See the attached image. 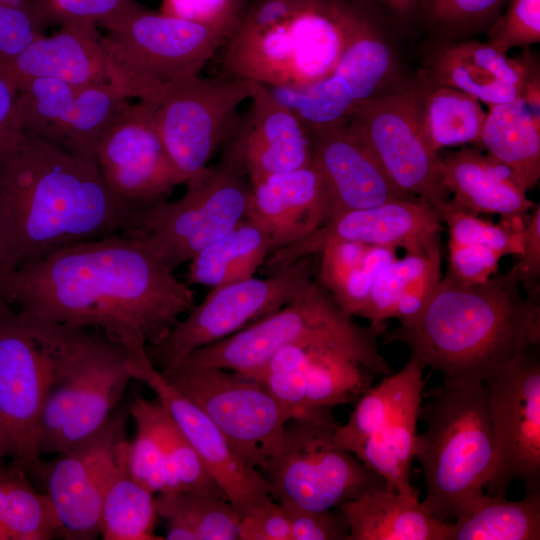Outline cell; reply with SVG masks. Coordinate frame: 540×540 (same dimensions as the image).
Returning a JSON list of instances; mask_svg holds the SVG:
<instances>
[{"instance_id": "6da1fadb", "label": "cell", "mask_w": 540, "mask_h": 540, "mask_svg": "<svg viewBox=\"0 0 540 540\" xmlns=\"http://www.w3.org/2000/svg\"><path fill=\"white\" fill-rule=\"evenodd\" d=\"M0 296L23 315L104 332L125 349L132 373L152 363L147 347L196 304L191 287L127 234L72 244L0 275Z\"/></svg>"}, {"instance_id": "7a4b0ae2", "label": "cell", "mask_w": 540, "mask_h": 540, "mask_svg": "<svg viewBox=\"0 0 540 540\" xmlns=\"http://www.w3.org/2000/svg\"><path fill=\"white\" fill-rule=\"evenodd\" d=\"M142 207L113 192L95 162L23 132L0 150V275L72 244L127 234Z\"/></svg>"}, {"instance_id": "3957f363", "label": "cell", "mask_w": 540, "mask_h": 540, "mask_svg": "<svg viewBox=\"0 0 540 540\" xmlns=\"http://www.w3.org/2000/svg\"><path fill=\"white\" fill-rule=\"evenodd\" d=\"M402 343L445 384L484 383L540 343L539 297L522 294L507 271L482 282L442 276L425 306L381 335Z\"/></svg>"}, {"instance_id": "277c9868", "label": "cell", "mask_w": 540, "mask_h": 540, "mask_svg": "<svg viewBox=\"0 0 540 540\" xmlns=\"http://www.w3.org/2000/svg\"><path fill=\"white\" fill-rule=\"evenodd\" d=\"M351 29L350 0H249L224 44L223 74L302 88L336 67Z\"/></svg>"}, {"instance_id": "5b68a950", "label": "cell", "mask_w": 540, "mask_h": 540, "mask_svg": "<svg viewBox=\"0 0 540 540\" xmlns=\"http://www.w3.org/2000/svg\"><path fill=\"white\" fill-rule=\"evenodd\" d=\"M18 314L48 363L39 455L60 453L107 420L133 380L131 363L125 349L98 329Z\"/></svg>"}, {"instance_id": "8992f818", "label": "cell", "mask_w": 540, "mask_h": 540, "mask_svg": "<svg viewBox=\"0 0 540 540\" xmlns=\"http://www.w3.org/2000/svg\"><path fill=\"white\" fill-rule=\"evenodd\" d=\"M383 332V325L363 326L356 322L317 274L292 301L274 313L193 351L176 366L215 367L251 374L278 350L290 345H308L341 355L374 376H387L392 371L378 345Z\"/></svg>"}, {"instance_id": "52a82bcc", "label": "cell", "mask_w": 540, "mask_h": 540, "mask_svg": "<svg viewBox=\"0 0 540 540\" xmlns=\"http://www.w3.org/2000/svg\"><path fill=\"white\" fill-rule=\"evenodd\" d=\"M414 459L423 472L422 505L438 520L453 522L489 480L494 459L484 383L445 384L421 403Z\"/></svg>"}, {"instance_id": "ba28073f", "label": "cell", "mask_w": 540, "mask_h": 540, "mask_svg": "<svg viewBox=\"0 0 540 540\" xmlns=\"http://www.w3.org/2000/svg\"><path fill=\"white\" fill-rule=\"evenodd\" d=\"M332 408L307 410L287 421L278 449L260 466L269 494L285 509L323 511L385 480L334 442Z\"/></svg>"}, {"instance_id": "9c48e42d", "label": "cell", "mask_w": 540, "mask_h": 540, "mask_svg": "<svg viewBox=\"0 0 540 540\" xmlns=\"http://www.w3.org/2000/svg\"><path fill=\"white\" fill-rule=\"evenodd\" d=\"M103 28L109 83L129 99L155 103L169 84L199 75L227 41L202 25L142 5Z\"/></svg>"}, {"instance_id": "30bf717a", "label": "cell", "mask_w": 540, "mask_h": 540, "mask_svg": "<svg viewBox=\"0 0 540 540\" xmlns=\"http://www.w3.org/2000/svg\"><path fill=\"white\" fill-rule=\"evenodd\" d=\"M183 195L142 207L127 235L148 245L172 271L248 217L251 184L241 165L222 153L185 183Z\"/></svg>"}, {"instance_id": "8fae6325", "label": "cell", "mask_w": 540, "mask_h": 540, "mask_svg": "<svg viewBox=\"0 0 540 540\" xmlns=\"http://www.w3.org/2000/svg\"><path fill=\"white\" fill-rule=\"evenodd\" d=\"M425 366L409 355L396 373L370 386L359 398L334 442L380 475L387 489L418 496L410 483L423 401Z\"/></svg>"}, {"instance_id": "7c38bea8", "label": "cell", "mask_w": 540, "mask_h": 540, "mask_svg": "<svg viewBox=\"0 0 540 540\" xmlns=\"http://www.w3.org/2000/svg\"><path fill=\"white\" fill-rule=\"evenodd\" d=\"M351 3L347 45L334 70L302 88L267 86L309 130L346 124L363 102L401 82L395 52L384 21L356 0Z\"/></svg>"}, {"instance_id": "4fadbf2b", "label": "cell", "mask_w": 540, "mask_h": 540, "mask_svg": "<svg viewBox=\"0 0 540 540\" xmlns=\"http://www.w3.org/2000/svg\"><path fill=\"white\" fill-rule=\"evenodd\" d=\"M318 261V254L304 256L263 278L212 288L161 341L147 347L149 359L158 370H169L193 351L269 316L314 279Z\"/></svg>"}, {"instance_id": "5bb4252c", "label": "cell", "mask_w": 540, "mask_h": 540, "mask_svg": "<svg viewBox=\"0 0 540 540\" xmlns=\"http://www.w3.org/2000/svg\"><path fill=\"white\" fill-rule=\"evenodd\" d=\"M427 85L421 74L413 81H401L360 104L346 124L399 190L442 213L450 195L442 183L440 154L432 152L420 134Z\"/></svg>"}, {"instance_id": "9a60e30c", "label": "cell", "mask_w": 540, "mask_h": 540, "mask_svg": "<svg viewBox=\"0 0 540 540\" xmlns=\"http://www.w3.org/2000/svg\"><path fill=\"white\" fill-rule=\"evenodd\" d=\"M160 372L209 417L247 467L259 470L278 449L289 418L258 379L215 367Z\"/></svg>"}, {"instance_id": "2e32d148", "label": "cell", "mask_w": 540, "mask_h": 540, "mask_svg": "<svg viewBox=\"0 0 540 540\" xmlns=\"http://www.w3.org/2000/svg\"><path fill=\"white\" fill-rule=\"evenodd\" d=\"M253 81L221 73L169 84L156 104V122L168 155L187 182L228 140L249 100Z\"/></svg>"}, {"instance_id": "e0dca14e", "label": "cell", "mask_w": 540, "mask_h": 540, "mask_svg": "<svg viewBox=\"0 0 540 540\" xmlns=\"http://www.w3.org/2000/svg\"><path fill=\"white\" fill-rule=\"evenodd\" d=\"M491 424L493 469L487 494L505 496L514 482L540 490V361L530 350L484 382Z\"/></svg>"}, {"instance_id": "ac0fdd59", "label": "cell", "mask_w": 540, "mask_h": 540, "mask_svg": "<svg viewBox=\"0 0 540 540\" xmlns=\"http://www.w3.org/2000/svg\"><path fill=\"white\" fill-rule=\"evenodd\" d=\"M125 428L126 414L113 411L91 435L32 469L44 479L61 538L91 540L100 535L102 503L127 441Z\"/></svg>"}, {"instance_id": "d6986e66", "label": "cell", "mask_w": 540, "mask_h": 540, "mask_svg": "<svg viewBox=\"0 0 540 540\" xmlns=\"http://www.w3.org/2000/svg\"><path fill=\"white\" fill-rule=\"evenodd\" d=\"M16 115L23 132L96 163L99 141L130 101L111 83L76 85L50 78L16 87Z\"/></svg>"}, {"instance_id": "ffe728a7", "label": "cell", "mask_w": 540, "mask_h": 540, "mask_svg": "<svg viewBox=\"0 0 540 540\" xmlns=\"http://www.w3.org/2000/svg\"><path fill=\"white\" fill-rule=\"evenodd\" d=\"M96 164L113 192L143 207L186 183L163 144L151 101H129L117 112L99 141Z\"/></svg>"}, {"instance_id": "44dd1931", "label": "cell", "mask_w": 540, "mask_h": 540, "mask_svg": "<svg viewBox=\"0 0 540 540\" xmlns=\"http://www.w3.org/2000/svg\"><path fill=\"white\" fill-rule=\"evenodd\" d=\"M48 386L45 354L15 308L0 296V415L13 466L39 463V423Z\"/></svg>"}, {"instance_id": "7402d4cb", "label": "cell", "mask_w": 540, "mask_h": 540, "mask_svg": "<svg viewBox=\"0 0 540 540\" xmlns=\"http://www.w3.org/2000/svg\"><path fill=\"white\" fill-rule=\"evenodd\" d=\"M442 230L440 211L425 200L414 197L388 201L337 214L305 238L272 252L260 269L269 275L301 257L319 254L334 241L416 252L441 237Z\"/></svg>"}, {"instance_id": "603a6c76", "label": "cell", "mask_w": 540, "mask_h": 540, "mask_svg": "<svg viewBox=\"0 0 540 540\" xmlns=\"http://www.w3.org/2000/svg\"><path fill=\"white\" fill-rule=\"evenodd\" d=\"M250 105L239 115L223 145V153L238 162L250 184L267 176L312 164L307 126L267 86L253 81Z\"/></svg>"}, {"instance_id": "cb8c5ba5", "label": "cell", "mask_w": 540, "mask_h": 540, "mask_svg": "<svg viewBox=\"0 0 540 540\" xmlns=\"http://www.w3.org/2000/svg\"><path fill=\"white\" fill-rule=\"evenodd\" d=\"M133 379L143 382L153 391L196 450L239 518L270 497L260 471L247 467L209 417L152 363L136 370Z\"/></svg>"}, {"instance_id": "d4e9b609", "label": "cell", "mask_w": 540, "mask_h": 540, "mask_svg": "<svg viewBox=\"0 0 540 540\" xmlns=\"http://www.w3.org/2000/svg\"><path fill=\"white\" fill-rule=\"evenodd\" d=\"M309 131L312 165L326 189L331 218L352 209L414 198L390 181L372 153L347 124Z\"/></svg>"}, {"instance_id": "484cf974", "label": "cell", "mask_w": 540, "mask_h": 540, "mask_svg": "<svg viewBox=\"0 0 540 540\" xmlns=\"http://www.w3.org/2000/svg\"><path fill=\"white\" fill-rule=\"evenodd\" d=\"M534 64L528 55L514 59L488 42L455 39L436 48L420 74L431 85L458 89L492 106L520 97Z\"/></svg>"}, {"instance_id": "4316f807", "label": "cell", "mask_w": 540, "mask_h": 540, "mask_svg": "<svg viewBox=\"0 0 540 540\" xmlns=\"http://www.w3.org/2000/svg\"><path fill=\"white\" fill-rule=\"evenodd\" d=\"M97 25L67 22L52 36H41L11 57L0 58V76L16 88L35 78L76 85L109 83V71Z\"/></svg>"}, {"instance_id": "83f0119b", "label": "cell", "mask_w": 540, "mask_h": 540, "mask_svg": "<svg viewBox=\"0 0 540 540\" xmlns=\"http://www.w3.org/2000/svg\"><path fill=\"white\" fill-rule=\"evenodd\" d=\"M249 215L266 228L270 254L305 238L331 219L326 189L312 164L251 184Z\"/></svg>"}, {"instance_id": "f1b7e54d", "label": "cell", "mask_w": 540, "mask_h": 540, "mask_svg": "<svg viewBox=\"0 0 540 540\" xmlns=\"http://www.w3.org/2000/svg\"><path fill=\"white\" fill-rule=\"evenodd\" d=\"M442 183L448 204L479 215L526 217L534 206L511 171L477 147H463L440 155Z\"/></svg>"}, {"instance_id": "f546056e", "label": "cell", "mask_w": 540, "mask_h": 540, "mask_svg": "<svg viewBox=\"0 0 540 540\" xmlns=\"http://www.w3.org/2000/svg\"><path fill=\"white\" fill-rule=\"evenodd\" d=\"M441 215L448 231L446 275L456 280L482 282L496 273L503 257L523 251L528 215L495 224L449 204Z\"/></svg>"}, {"instance_id": "4dcf8cb0", "label": "cell", "mask_w": 540, "mask_h": 540, "mask_svg": "<svg viewBox=\"0 0 540 540\" xmlns=\"http://www.w3.org/2000/svg\"><path fill=\"white\" fill-rule=\"evenodd\" d=\"M337 508L348 522V540H449L451 522L438 520L418 496L380 488Z\"/></svg>"}, {"instance_id": "1f68e13d", "label": "cell", "mask_w": 540, "mask_h": 540, "mask_svg": "<svg viewBox=\"0 0 540 540\" xmlns=\"http://www.w3.org/2000/svg\"><path fill=\"white\" fill-rule=\"evenodd\" d=\"M441 268V237L422 250L405 252L378 274L360 317L379 326L416 315L440 283Z\"/></svg>"}, {"instance_id": "d6a6232c", "label": "cell", "mask_w": 540, "mask_h": 540, "mask_svg": "<svg viewBox=\"0 0 540 540\" xmlns=\"http://www.w3.org/2000/svg\"><path fill=\"white\" fill-rule=\"evenodd\" d=\"M506 166L526 191L540 178V116L520 97L489 106L478 147Z\"/></svg>"}, {"instance_id": "836d02e7", "label": "cell", "mask_w": 540, "mask_h": 540, "mask_svg": "<svg viewBox=\"0 0 540 540\" xmlns=\"http://www.w3.org/2000/svg\"><path fill=\"white\" fill-rule=\"evenodd\" d=\"M270 254L264 225L248 215L189 261L186 283L211 289L254 276Z\"/></svg>"}, {"instance_id": "e575fe53", "label": "cell", "mask_w": 540, "mask_h": 540, "mask_svg": "<svg viewBox=\"0 0 540 540\" xmlns=\"http://www.w3.org/2000/svg\"><path fill=\"white\" fill-rule=\"evenodd\" d=\"M318 277L342 309L360 317L378 274L396 249L351 241H334L318 254Z\"/></svg>"}, {"instance_id": "d590c367", "label": "cell", "mask_w": 540, "mask_h": 540, "mask_svg": "<svg viewBox=\"0 0 540 540\" xmlns=\"http://www.w3.org/2000/svg\"><path fill=\"white\" fill-rule=\"evenodd\" d=\"M538 539L540 490L517 501L482 492L460 509L449 533V540Z\"/></svg>"}, {"instance_id": "8d00e7d4", "label": "cell", "mask_w": 540, "mask_h": 540, "mask_svg": "<svg viewBox=\"0 0 540 540\" xmlns=\"http://www.w3.org/2000/svg\"><path fill=\"white\" fill-rule=\"evenodd\" d=\"M485 120L486 113L474 96L428 82L420 109V134L432 152L440 154L461 145L478 147Z\"/></svg>"}, {"instance_id": "74e56055", "label": "cell", "mask_w": 540, "mask_h": 540, "mask_svg": "<svg viewBox=\"0 0 540 540\" xmlns=\"http://www.w3.org/2000/svg\"><path fill=\"white\" fill-rule=\"evenodd\" d=\"M129 410L135 424L145 427L158 441L179 491L227 500L196 450L157 399L136 397Z\"/></svg>"}, {"instance_id": "f35d334b", "label": "cell", "mask_w": 540, "mask_h": 540, "mask_svg": "<svg viewBox=\"0 0 540 540\" xmlns=\"http://www.w3.org/2000/svg\"><path fill=\"white\" fill-rule=\"evenodd\" d=\"M128 440L123 444L118 462L104 495L100 535L105 540H157L155 494L131 475L127 462Z\"/></svg>"}, {"instance_id": "ab89813d", "label": "cell", "mask_w": 540, "mask_h": 540, "mask_svg": "<svg viewBox=\"0 0 540 540\" xmlns=\"http://www.w3.org/2000/svg\"><path fill=\"white\" fill-rule=\"evenodd\" d=\"M290 346L305 375V411L349 403L372 386L374 375L341 355L308 345Z\"/></svg>"}, {"instance_id": "60d3db41", "label": "cell", "mask_w": 540, "mask_h": 540, "mask_svg": "<svg viewBox=\"0 0 540 540\" xmlns=\"http://www.w3.org/2000/svg\"><path fill=\"white\" fill-rule=\"evenodd\" d=\"M155 508L167 524L192 531L197 540L238 539L239 517L226 499L177 491L155 495Z\"/></svg>"}, {"instance_id": "b9f144b4", "label": "cell", "mask_w": 540, "mask_h": 540, "mask_svg": "<svg viewBox=\"0 0 540 540\" xmlns=\"http://www.w3.org/2000/svg\"><path fill=\"white\" fill-rule=\"evenodd\" d=\"M20 472L21 469L14 467V473H2L5 486L2 529L7 540L60 537V525L48 495L38 492Z\"/></svg>"}, {"instance_id": "7bdbcfd3", "label": "cell", "mask_w": 540, "mask_h": 540, "mask_svg": "<svg viewBox=\"0 0 540 540\" xmlns=\"http://www.w3.org/2000/svg\"><path fill=\"white\" fill-rule=\"evenodd\" d=\"M507 0H422L421 20L447 40L489 29Z\"/></svg>"}, {"instance_id": "ee69618b", "label": "cell", "mask_w": 540, "mask_h": 540, "mask_svg": "<svg viewBox=\"0 0 540 540\" xmlns=\"http://www.w3.org/2000/svg\"><path fill=\"white\" fill-rule=\"evenodd\" d=\"M127 462L133 478L153 494L179 491L162 448L142 425L136 424V436L128 442Z\"/></svg>"}, {"instance_id": "f6af8a7d", "label": "cell", "mask_w": 540, "mask_h": 540, "mask_svg": "<svg viewBox=\"0 0 540 540\" xmlns=\"http://www.w3.org/2000/svg\"><path fill=\"white\" fill-rule=\"evenodd\" d=\"M249 0H162L161 12L202 25L227 40L241 23Z\"/></svg>"}, {"instance_id": "bcb514c9", "label": "cell", "mask_w": 540, "mask_h": 540, "mask_svg": "<svg viewBox=\"0 0 540 540\" xmlns=\"http://www.w3.org/2000/svg\"><path fill=\"white\" fill-rule=\"evenodd\" d=\"M46 25L37 0H0V58L16 55L43 36Z\"/></svg>"}, {"instance_id": "7dc6e473", "label": "cell", "mask_w": 540, "mask_h": 540, "mask_svg": "<svg viewBox=\"0 0 540 540\" xmlns=\"http://www.w3.org/2000/svg\"><path fill=\"white\" fill-rule=\"evenodd\" d=\"M505 13L488 29V43L506 53L540 42V0H507Z\"/></svg>"}, {"instance_id": "c3c4849f", "label": "cell", "mask_w": 540, "mask_h": 540, "mask_svg": "<svg viewBox=\"0 0 540 540\" xmlns=\"http://www.w3.org/2000/svg\"><path fill=\"white\" fill-rule=\"evenodd\" d=\"M47 21L89 22L103 27L137 9L136 0H37Z\"/></svg>"}, {"instance_id": "681fc988", "label": "cell", "mask_w": 540, "mask_h": 540, "mask_svg": "<svg viewBox=\"0 0 540 540\" xmlns=\"http://www.w3.org/2000/svg\"><path fill=\"white\" fill-rule=\"evenodd\" d=\"M285 510L289 518L291 540H348V522L338 508L323 511Z\"/></svg>"}, {"instance_id": "f907efd6", "label": "cell", "mask_w": 540, "mask_h": 540, "mask_svg": "<svg viewBox=\"0 0 540 540\" xmlns=\"http://www.w3.org/2000/svg\"><path fill=\"white\" fill-rule=\"evenodd\" d=\"M239 540H291L286 510L268 497L248 514L239 518Z\"/></svg>"}, {"instance_id": "816d5d0a", "label": "cell", "mask_w": 540, "mask_h": 540, "mask_svg": "<svg viewBox=\"0 0 540 540\" xmlns=\"http://www.w3.org/2000/svg\"><path fill=\"white\" fill-rule=\"evenodd\" d=\"M509 273L524 287L527 296L539 297L540 279V204H534L526 220L524 248Z\"/></svg>"}, {"instance_id": "f5cc1de1", "label": "cell", "mask_w": 540, "mask_h": 540, "mask_svg": "<svg viewBox=\"0 0 540 540\" xmlns=\"http://www.w3.org/2000/svg\"><path fill=\"white\" fill-rule=\"evenodd\" d=\"M16 88L0 76V150L16 143L23 131L16 115Z\"/></svg>"}, {"instance_id": "db71d44e", "label": "cell", "mask_w": 540, "mask_h": 540, "mask_svg": "<svg viewBox=\"0 0 540 540\" xmlns=\"http://www.w3.org/2000/svg\"><path fill=\"white\" fill-rule=\"evenodd\" d=\"M377 13L384 21L407 26L421 20L422 0H356Z\"/></svg>"}, {"instance_id": "11a10c76", "label": "cell", "mask_w": 540, "mask_h": 540, "mask_svg": "<svg viewBox=\"0 0 540 540\" xmlns=\"http://www.w3.org/2000/svg\"><path fill=\"white\" fill-rule=\"evenodd\" d=\"M521 98L534 114L540 116V77L536 63L528 73L522 88Z\"/></svg>"}, {"instance_id": "9f6ffc18", "label": "cell", "mask_w": 540, "mask_h": 540, "mask_svg": "<svg viewBox=\"0 0 540 540\" xmlns=\"http://www.w3.org/2000/svg\"><path fill=\"white\" fill-rule=\"evenodd\" d=\"M4 498H5V486L2 473H0V540H7L3 529H2V516H3V507H4Z\"/></svg>"}, {"instance_id": "6f0895ef", "label": "cell", "mask_w": 540, "mask_h": 540, "mask_svg": "<svg viewBox=\"0 0 540 540\" xmlns=\"http://www.w3.org/2000/svg\"><path fill=\"white\" fill-rule=\"evenodd\" d=\"M6 456L9 457V449H8L3 422L0 415V458L6 457Z\"/></svg>"}, {"instance_id": "680465c9", "label": "cell", "mask_w": 540, "mask_h": 540, "mask_svg": "<svg viewBox=\"0 0 540 540\" xmlns=\"http://www.w3.org/2000/svg\"><path fill=\"white\" fill-rule=\"evenodd\" d=\"M334 1V0H333Z\"/></svg>"}]
</instances>
